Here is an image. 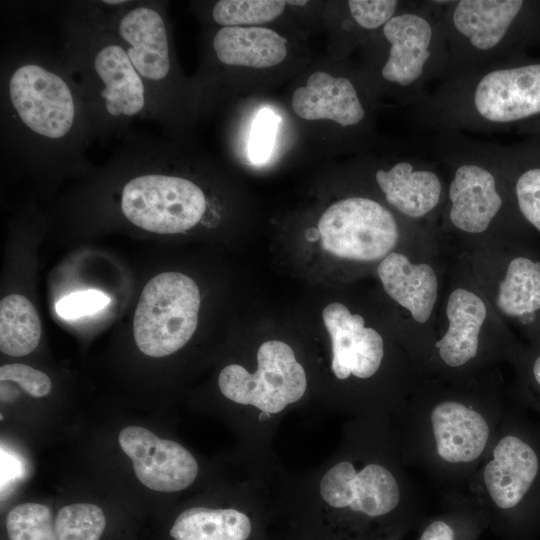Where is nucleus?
<instances>
[{"label": "nucleus", "instance_id": "nucleus-21", "mask_svg": "<svg viewBox=\"0 0 540 540\" xmlns=\"http://www.w3.org/2000/svg\"><path fill=\"white\" fill-rule=\"evenodd\" d=\"M377 274L385 292L411 314L415 322L426 323L438 297V277L427 263H412L399 252L384 257Z\"/></svg>", "mask_w": 540, "mask_h": 540}, {"label": "nucleus", "instance_id": "nucleus-4", "mask_svg": "<svg viewBox=\"0 0 540 540\" xmlns=\"http://www.w3.org/2000/svg\"><path fill=\"white\" fill-rule=\"evenodd\" d=\"M419 380L390 415L406 466L422 469L442 495L460 492L504 421L496 387L478 378Z\"/></svg>", "mask_w": 540, "mask_h": 540}, {"label": "nucleus", "instance_id": "nucleus-7", "mask_svg": "<svg viewBox=\"0 0 540 540\" xmlns=\"http://www.w3.org/2000/svg\"><path fill=\"white\" fill-rule=\"evenodd\" d=\"M178 152L159 137L128 131L105 169L121 178L118 207L132 225L156 234H178L205 215L203 189L172 170Z\"/></svg>", "mask_w": 540, "mask_h": 540}, {"label": "nucleus", "instance_id": "nucleus-14", "mask_svg": "<svg viewBox=\"0 0 540 540\" xmlns=\"http://www.w3.org/2000/svg\"><path fill=\"white\" fill-rule=\"evenodd\" d=\"M200 291L178 272L153 277L140 295L133 319L139 352L151 359L170 357L192 338L198 323Z\"/></svg>", "mask_w": 540, "mask_h": 540}, {"label": "nucleus", "instance_id": "nucleus-26", "mask_svg": "<svg viewBox=\"0 0 540 540\" xmlns=\"http://www.w3.org/2000/svg\"><path fill=\"white\" fill-rule=\"evenodd\" d=\"M513 194L522 217L540 232V165L518 171L513 182Z\"/></svg>", "mask_w": 540, "mask_h": 540}, {"label": "nucleus", "instance_id": "nucleus-22", "mask_svg": "<svg viewBox=\"0 0 540 540\" xmlns=\"http://www.w3.org/2000/svg\"><path fill=\"white\" fill-rule=\"evenodd\" d=\"M212 51L221 64L268 68L287 55L286 39L275 31L259 27H221L212 37Z\"/></svg>", "mask_w": 540, "mask_h": 540}, {"label": "nucleus", "instance_id": "nucleus-16", "mask_svg": "<svg viewBox=\"0 0 540 540\" xmlns=\"http://www.w3.org/2000/svg\"><path fill=\"white\" fill-rule=\"evenodd\" d=\"M322 248L331 255L360 262L382 260L399 241L400 226L380 202L362 196L330 205L318 222Z\"/></svg>", "mask_w": 540, "mask_h": 540}, {"label": "nucleus", "instance_id": "nucleus-10", "mask_svg": "<svg viewBox=\"0 0 540 540\" xmlns=\"http://www.w3.org/2000/svg\"><path fill=\"white\" fill-rule=\"evenodd\" d=\"M385 57L379 77L412 106L427 94L428 83L446 79L449 50L440 1L405 3L381 29Z\"/></svg>", "mask_w": 540, "mask_h": 540}, {"label": "nucleus", "instance_id": "nucleus-33", "mask_svg": "<svg viewBox=\"0 0 540 540\" xmlns=\"http://www.w3.org/2000/svg\"><path fill=\"white\" fill-rule=\"evenodd\" d=\"M290 540H303L299 535H297L295 532L293 533V537Z\"/></svg>", "mask_w": 540, "mask_h": 540}, {"label": "nucleus", "instance_id": "nucleus-11", "mask_svg": "<svg viewBox=\"0 0 540 540\" xmlns=\"http://www.w3.org/2000/svg\"><path fill=\"white\" fill-rule=\"evenodd\" d=\"M105 22L120 39L143 81L152 120L174 128L178 82L165 3L131 1L113 6L99 1Z\"/></svg>", "mask_w": 540, "mask_h": 540}, {"label": "nucleus", "instance_id": "nucleus-17", "mask_svg": "<svg viewBox=\"0 0 540 540\" xmlns=\"http://www.w3.org/2000/svg\"><path fill=\"white\" fill-rule=\"evenodd\" d=\"M331 340L330 370L341 382H366L382 370L386 351L381 334L365 327L359 314H352L342 303L328 304L322 313Z\"/></svg>", "mask_w": 540, "mask_h": 540}, {"label": "nucleus", "instance_id": "nucleus-13", "mask_svg": "<svg viewBox=\"0 0 540 540\" xmlns=\"http://www.w3.org/2000/svg\"><path fill=\"white\" fill-rule=\"evenodd\" d=\"M83 413L56 400L45 371L21 362L1 365V434L28 448L66 443Z\"/></svg>", "mask_w": 540, "mask_h": 540}, {"label": "nucleus", "instance_id": "nucleus-32", "mask_svg": "<svg viewBox=\"0 0 540 540\" xmlns=\"http://www.w3.org/2000/svg\"><path fill=\"white\" fill-rule=\"evenodd\" d=\"M286 2H287V4L299 5V6L305 5L307 3V1H293V0L292 1H286Z\"/></svg>", "mask_w": 540, "mask_h": 540}, {"label": "nucleus", "instance_id": "nucleus-5", "mask_svg": "<svg viewBox=\"0 0 540 540\" xmlns=\"http://www.w3.org/2000/svg\"><path fill=\"white\" fill-rule=\"evenodd\" d=\"M61 54L88 108L94 140L107 142L152 119L148 95L120 39L104 20L99 1H69L56 16Z\"/></svg>", "mask_w": 540, "mask_h": 540}, {"label": "nucleus", "instance_id": "nucleus-3", "mask_svg": "<svg viewBox=\"0 0 540 540\" xmlns=\"http://www.w3.org/2000/svg\"><path fill=\"white\" fill-rule=\"evenodd\" d=\"M93 140L82 91L60 48L24 26L2 35L1 157L35 171L86 170Z\"/></svg>", "mask_w": 540, "mask_h": 540}, {"label": "nucleus", "instance_id": "nucleus-8", "mask_svg": "<svg viewBox=\"0 0 540 540\" xmlns=\"http://www.w3.org/2000/svg\"><path fill=\"white\" fill-rule=\"evenodd\" d=\"M256 361L252 372L231 363L221 369L217 378L220 395L232 408L221 419L241 434L245 425L249 435L255 430H269L290 406L303 399L308 389L305 368L287 343L263 342Z\"/></svg>", "mask_w": 540, "mask_h": 540}, {"label": "nucleus", "instance_id": "nucleus-9", "mask_svg": "<svg viewBox=\"0 0 540 540\" xmlns=\"http://www.w3.org/2000/svg\"><path fill=\"white\" fill-rule=\"evenodd\" d=\"M250 486L232 483L216 470L151 523V540H270L269 512Z\"/></svg>", "mask_w": 540, "mask_h": 540}, {"label": "nucleus", "instance_id": "nucleus-25", "mask_svg": "<svg viewBox=\"0 0 540 540\" xmlns=\"http://www.w3.org/2000/svg\"><path fill=\"white\" fill-rule=\"evenodd\" d=\"M287 2L282 0H220L211 10L220 27H246L263 24L282 14Z\"/></svg>", "mask_w": 540, "mask_h": 540}, {"label": "nucleus", "instance_id": "nucleus-29", "mask_svg": "<svg viewBox=\"0 0 540 540\" xmlns=\"http://www.w3.org/2000/svg\"><path fill=\"white\" fill-rule=\"evenodd\" d=\"M110 298L98 290H86L69 294L60 299L55 309L64 319H76L103 309Z\"/></svg>", "mask_w": 540, "mask_h": 540}, {"label": "nucleus", "instance_id": "nucleus-31", "mask_svg": "<svg viewBox=\"0 0 540 540\" xmlns=\"http://www.w3.org/2000/svg\"><path fill=\"white\" fill-rule=\"evenodd\" d=\"M531 376L534 384L540 389V353H538L531 363L530 367Z\"/></svg>", "mask_w": 540, "mask_h": 540}, {"label": "nucleus", "instance_id": "nucleus-15", "mask_svg": "<svg viewBox=\"0 0 540 540\" xmlns=\"http://www.w3.org/2000/svg\"><path fill=\"white\" fill-rule=\"evenodd\" d=\"M540 472L535 448L508 429L504 421L488 453L462 493L480 512L507 513L518 508L529 495Z\"/></svg>", "mask_w": 540, "mask_h": 540}, {"label": "nucleus", "instance_id": "nucleus-30", "mask_svg": "<svg viewBox=\"0 0 540 540\" xmlns=\"http://www.w3.org/2000/svg\"><path fill=\"white\" fill-rule=\"evenodd\" d=\"M419 540H457V535L448 520L437 518L424 528Z\"/></svg>", "mask_w": 540, "mask_h": 540}, {"label": "nucleus", "instance_id": "nucleus-19", "mask_svg": "<svg viewBox=\"0 0 540 540\" xmlns=\"http://www.w3.org/2000/svg\"><path fill=\"white\" fill-rule=\"evenodd\" d=\"M448 328L435 342L438 364L449 371L473 367L480 356V333L487 318L483 299L471 290L458 287L446 303Z\"/></svg>", "mask_w": 540, "mask_h": 540}, {"label": "nucleus", "instance_id": "nucleus-34", "mask_svg": "<svg viewBox=\"0 0 540 540\" xmlns=\"http://www.w3.org/2000/svg\"><path fill=\"white\" fill-rule=\"evenodd\" d=\"M377 540H387V539H385V538H381V539H377Z\"/></svg>", "mask_w": 540, "mask_h": 540}, {"label": "nucleus", "instance_id": "nucleus-24", "mask_svg": "<svg viewBox=\"0 0 540 540\" xmlns=\"http://www.w3.org/2000/svg\"><path fill=\"white\" fill-rule=\"evenodd\" d=\"M41 322L32 303L24 296L11 294L0 303V350L10 357L32 353L41 338Z\"/></svg>", "mask_w": 540, "mask_h": 540}, {"label": "nucleus", "instance_id": "nucleus-2", "mask_svg": "<svg viewBox=\"0 0 540 540\" xmlns=\"http://www.w3.org/2000/svg\"><path fill=\"white\" fill-rule=\"evenodd\" d=\"M66 443L74 459L70 476L109 495L145 525L216 471L175 435L170 417L148 411L84 412Z\"/></svg>", "mask_w": 540, "mask_h": 540}, {"label": "nucleus", "instance_id": "nucleus-18", "mask_svg": "<svg viewBox=\"0 0 540 540\" xmlns=\"http://www.w3.org/2000/svg\"><path fill=\"white\" fill-rule=\"evenodd\" d=\"M440 164L416 149L387 168H379L374 180L386 202L398 213L419 220L433 213L443 199Z\"/></svg>", "mask_w": 540, "mask_h": 540}, {"label": "nucleus", "instance_id": "nucleus-27", "mask_svg": "<svg viewBox=\"0 0 540 540\" xmlns=\"http://www.w3.org/2000/svg\"><path fill=\"white\" fill-rule=\"evenodd\" d=\"M405 2L397 0H349L347 7L356 25L365 31L380 30Z\"/></svg>", "mask_w": 540, "mask_h": 540}, {"label": "nucleus", "instance_id": "nucleus-23", "mask_svg": "<svg viewBox=\"0 0 540 540\" xmlns=\"http://www.w3.org/2000/svg\"><path fill=\"white\" fill-rule=\"evenodd\" d=\"M496 306L522 325L535 324L540 316V261L527 255L509 261L497 289Z\"/></svg>", "mask_w": 540, "mask_h": 540}, {"label": "nucleus", "instance_id": "nucleus-20", "mask_svg": "<svg viewBox=\"0 0 540 540\" xmlns=\"http://www.w3.org/2000/svg\"><path fill=\"white\" fill-rule=\"evenodd\" d=\"M292 109L302 119L334 121L343 128L364 122L367 111L355 84L345 76L318 71L295 89Z\"/></svg>", "mask_w": 540, "mask_h": 540}, {"label": "nucleus", "instance_id": "nucleus-28", "mask_svg": "<svg viewBox=\"0 0 540 540\" xmlns=\"http://www.w3.org/2000/svg\"><path fill=\"white\" fill-rule=\"evenodd\" d=\"M277 130V116L267 108L256 115L248 142V155L255 164L266 162L272 153Z\"/></svg>", "mask_w": 540, "mask_h": 540}, {"label": "nucleus", "instance_id": "nucleus-1", "mask_svg": "<svg viewBox=\"0 0 540 540\" xmlns=\"http://www.w3.org/2000/svg\"><path fill=\"white\" fill-rule=\"evenodd\" d=\"M390 416L353 418L337 452L285 501L303 540H377L416 505Z\"/></svg>", "mask_w": 540, "mask_h": 540}, {"label": "nucleus", "instance_id": "nucleus-6", "mask_svg": "<svg viewBox=\"0 0 540 540\" xmlns=\"http://www.w3.org/2000/svg\"><path fill=\"white\" fill-rule=\"evenodd\" d=\"M413 126L440 133H496L540 117V62L513 58L454 75L412 106Z\"/></svg>", "mask_w": 540, "mask_h": 540}, {"label": "nucleus", "instance_id": "nucleus-12", "mask_svg": "<svg viewBox=\"0 0 540 540\" xmlns=\"http://www.w3.org/2000/svg\"><path fill=\"white\" fill-rule=\"evenodd\" d=\"M144 527L118 501L69 476L39 503L26 540H141Z\"/></svg>", "mask_w": 540, "mask_h": 540}]
</instances>
